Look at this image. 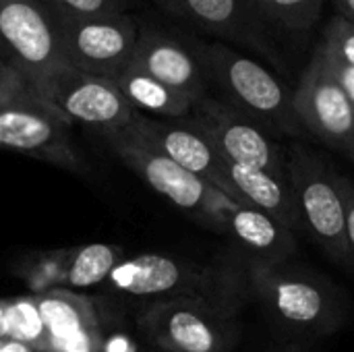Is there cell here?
<instances>
[{
	"instance_id": "obj_1",
	"label": "cell",
	"mask_w": 354,
	"mask_h": 352,
	"mask_svg": "<svg viewBox=\"0 0 354 352\" xmlns=\"http://www.w3.org/2000/svg\"><path fill=\"white\" fill-rule=\"evenodd\" d=\"M247 293L290 340L313 342L336 334L346 319V299L324 274L292 263L245 266Z\"/></svg>"
},
{
	"instance_id": "obj_14",
	"label": "cell",
	"mask_w": 354,
	"mask_h": 352,
	"mask_svg": "<svg viewBox=\"0 0 354 352\" xmlns=\"http://www.w3.org/2000/svg\"><path fill=\"white\" fill-rule=\"evenodd\" d=\"M168 15L222 41L253 50L276 66L282 64L257 0H170Z\"/></svg>"
},
{
	"instance_id": "obj_18",
	"label": "cell",
	"mask_w": 354,
	"mask_h": 352,
	"mask_svg": "<svg viewBox=\"0 0 354 352\" xmlns=\"http://www.w3.org/2000/svg\"><path fill=\"white\" fill-rule=\"evenodd\" d=\"M218 189L224 191L230 199L272 216L290 232H303L295 195L286 178H280L268 170L249 168L224 160L220 168Z\"/></svg>"
},
{
	"instance_id": "obj_35",
	"label": "cell",
	"mask_w": 354,
	"mask_h": 352,
	"mask_svg": "<svg viewBox=\"0 0 354 352\" xmlns=\"http://www.w3.org/2000/svg\"><path fill=\"white\" fill-rule=\"evenodd\" d=\"M286 352H297V351H286Z\"/></svg>"
},
{
	"instance_id": "obj_3",
	"label": "cell",
	"mask_w": 354,
	"mask_h": 352,
	"mask_svg": "<svg viewBox=\"0 0 354 352\" xmlns=\"http://www.w3.org/2000/svg\"><path fill=\"white\" fill-rule=\"evenodd\" d=\"M191 46L209 87L214 85L222 93V102L255 120L272 137H301L305 133L292 102L295 89L278 75L228 44L193 39Z\"/></svg>"
},
{
	"instance_id": "obj_24",
	"label": "cell",
	"mask_w": 354,
	"mask_h": 352,
	"mask_svg": "<svg viewBox=\"0 0 354 352\" xmlns=\"http://www.w3.org/2000/svg\"><path fill=\"white\" fill-rule=\"evenodd\" d=\"M54 19H91L122 15L131 0H37Z\"/></svg>"
},
{
	"instance_id": "obj_32",
	"label": "cell",
	"mask_w": 354,
	"mask_h": 352,
	"mask_svg": "<svg viewBox=\"0 0 354 352\" xmlns=\"http://www.w3.org/2000/svg\"><path fill=\"white\" fill-rule=\"evenodd\" d=\"M153 2H156L164 12H170V0H153Z\"/></svg>"
},
{
	"instance_id": "obj_26",
	"label": "cell",
	"mask_w": 354,
	"mask_h": 352,
	"mask_svg": "<svg viewBox=\"0 0 354 352\" xmlns=\"http://www.w3.org/2000/svg\"><path fill=\"white\" fill-rule=\"evenodd\" d=\"M317 48H319L330 73L334 75V79L338 81V85L342 87V91L346 93V98L351 100V104L354 106V66L344 62L342 58H338L336 54H332L330 50H326L322 41L317 44Z\"/></svg>"
},
{
	"instance_id": "obj_12",
	"label": "cell",
	"mask_w": 354,
	"mask_h": 352,
	"mask_svg": "<svg viewBox=\"0 0 354 352\" xmlns=\"http://www.w3.org/2000/svg\"><path fill=\"white\" fill-rule=\"evenodd\" d=\"M44 100L71 124H83L100 137L129 127L137 114L114 79L83 73L71 64L56 73Z\"/></svg>"
},
{
	"instance_id": "obj_13",
	"label": "cell",
	"mask_w": 354,
	"mask_h": 352,
	"mask_svg": "<svg viewBox=\"0 0 354 352\" xmlns=\"http://www.w3.org/2000/svg\"><path fill=\"white\" fill-rule=\"evenodd\" d=\"M297 116L305 131L348 154L354 141V106L334 75L330 73L319 48H315L307 68L292 91Z\"/></svg>"
},
{
	"instance_id": "obj_17",
	"label": "cell",
	"mask_w": 354,
	"mask_h": 352,
	"mask_svg": "<svg viewBox=\"0 0 354 352\" xmlns=\"http://www.w3.org/2000/svg\"><path fill=\"white\" fill-rule=\"evenodd\" d=\"M52 352H102V326L91 299L68 288L33 295Z\"/></svg>"
},
{
	"instance_id": "obj_2",
	"label": "cell",
	"mask_w": 354,
	"mask_h": 352,
	"mask_svg": "<svg viewBox=\"0 0 354 352\" xmlns=\"http://www.w3.org/2000/svg\"><path fill=\"white\" fill-rule=\"evenodd\" d=\"M108 290L143 303L199 297L241 307L247 293L243 263H197L166 253L124 257L104 284Z\"/></svg>"
},
{
	"instance_id": "obj_20",
	"label": "cell",
	"mask_w": 354,
	"mask_h": 352,
	"mask_svg": "<svg viewBox=\"0 0 354 352\" xmlns=\"http://www.w3.org/2000/svg\"><path fill=\"white\" fill-rule=\"evenodd\" d=\"M124 259V249L108 243H89L68 249L62 288L81 290L106 284L114 268Z\"/></svg>"
},
{
	"instance_id": "obj_5",
	"label": "cell",
	"mask_w": 354,
	"mask_h": 352,
	"mask_svg": "<svg viewBox=\"0 0 354 352\" xmlns=\"http://www.w3.org/2000/svg\"><path fill=\"white\" fill-rule=\"evenodd\" d=\"M286 172L303 232L309 234L334 263L344 270H354L338 172L299 141L286 147Z\"/></svg>"
},
{
	"instance_id": "obj_33",
	"label": "cell",
	"mask_w": 354,
	"mask_h": 352,
	"mask_svg": "<svg viewBox=\"0 0 354 352\" xmlns=\"http://www.w3.org/2000/svg\"><path fill=\"white\" fill-rule=\"evenodd\" d=\"M348 156H351V158L354 160V141H353V147H351V151H348Z\"/></svg>"
},
{
	"instance_id": "obj_19",
	"label": "cell",
	"mask_w": 354,
	"mask_h": 352,
	"mask_svg": "<svg viewBox=\"0 0 354 352\" xmlns=\"http://www.w3.org/2000/svg\"><path fill=\"white\" fill-rule=\"evenodd\" d=\"M114 83L129 100V104L147 116L156 118H185L193 112L195 102L185 93L172 89L133 60L114 77Z\"/></svg>"
},
{
	"instance_id": "obj_7",
	"label": "cell",
	"mask_w": 354,
	"mask_h": 352,
	"mask_svg": "<svg viewBox=\"0 0 354 352\" xmlns=\"http://www.w3.org/2000/svg\"><path fill=\"white\" fill-rule=\"evenodd\" d=\"M0 149H10L68 172H85L71 122L44 98L27 89L0 108Z\"/></svg>"
},
{
	"instance_id": "obj_27",
	"label": "cell",
	"mask_w": 354,
	"mask_h": 352,
	"mask_svg": "<svg viewBox=\"0 0 354 352\" xmlns=\"http://www.w3.org/2000/svg\"><path fill=\"white\" fill-rule=\"evenodd\" d=\"M27 89H31L27 85V81L19 73H15L10 66L0 62V108H4L8 102H12L15 98H19Z\"/></svg>"
},
{
	"instance_id": "obj_30",
	"label": "cell",
	"mask_w": 354,
	"mask_h": 352,
	"mask_svg": "<svg viewBox=\"0 0 354 352\" xmlns=\"http://www.w3.org/2000/svg\"><path fill=\"white\" fill-rule=\"evenodd\" d=\"M334 6H336V15L348 19L354 23V0H334Z\"/></svg>"
},
{
	"instance_id": "obj_23",
	"label": "cell",
	"mask_w": 354,
	"mask_h": 352,
	"mask_svg": "<svg viewBox=\"0 0 354 352\" xmlns=\"http://www.w3.org/2000/svg\"><path fill=\"white\" fill-rule=\"evenodd\" d=\"M66 257H68V249L46 251L31 257L29 263L19 270V276L31 288V295H41L54 288H62Z\"/></svg>"
},
{
	"instance_id": "obj_8",
	"label": "cell",
	"mask_w": 354,
	"mask_h": 352,
	"mask_svg": "<svg viewBox=\"0 0 354 352\" xmlns=\"http://www.w3.org/2000/svg\"><path fill=\"white\" fill-rule=\"evenodd\" d=\"M205 228L224 237L243 266L282 263L297 253V237L272 216L230 199L218 187L212 189L199 220Z\"/></svg>"
},
{
	"instance_id": "obj_21",
	"label": "cell",
	"mask_w": 354,
	"mask_h": 352,
	"mask_svg": "<svg viewBox=\"0 0 354 352\" xmlns=\"http://www.w3.org/2000/svg\"><path fill=\"white\" fill-rule=\"evenodd\" d=\"M8 338L35 352H52L50 334L33 295L8 299Z\"/></svg>"
},
{
	"instance_id": "obj_31",
	"label": "cell",
	"mask_w": 354,
	"mask_h": 352,
	"mask_svg": "<svg viewBox=\"0 0 354 352\" xmlns=\"http://www.w3.org/2000/svg\"><path fill=\"white\" fill-rule=\"evenodd\" d=\"M0 352H35L17 340H0Z\"/></svg>"
},
{
	"instance_id": "obj_29",
	"label": "cell",
	"mask_w": 354,
	"mask_h": 352,
	"mask_svg": "<svg viewBox=\"0 0 354 352\" xmlns=\"http://www.w3.org/2000/svg\"><path fill=\"white\" fill-rule=\"evenodd\" d=\"M0 340L8 338V299H0Z\"/></svg>"
},
{
	"instance_id": "obj_34",
	"label": "cell",
	"mask_w": 354,
	"mask_h": 352,
	"mask_svg": "<svg viewBox=\"0 0 354 352\" xmlns=\"http://www.w3.org/2000/svg\"><path fill=\"white\" fill-rule=\"evenodd\" d=\"M149 352H166V351H158V349H149Z\"/></svg>"
},
{
	"instance_id": "obj_4",
	"label": "cell",
	"mask_w": 354,
	"mask_h": 352,
	"mask_svg": "<svg viewBox=\"0 0 354 352\" xmlns=\"http://www.w3.org/2000/svg\"><path fill=\"white\" fill-rule=\"evenodd\" d=\"M236 305L199 297L143 303L137 328L151 349L166 352H232L241 340Z\"/></svg>"
},
{
	"instance_id": "obj_28",
	"label": "cell",
	"mask_w": 354,
	"mask_h": 352,
	"mask_svg": "<svg viewBox=\"0 0 354 352\" xmlns=\"http://www.w3.org/2000/svg\"><path fill=\"white\" fill-rule=\"evenodd\" d=\"M342 197H344V212H346V241H348V253L353 259L354 268V180L338 172Z\"/></svg>"
},
{
	"instance_id": "obj_22",
	"label": "cell",
	"mask_w": 354,
	"mask_h": 352,
	"mask_svg": "<svg viewBox=\"0 0 354 352\" xmlns=\"http://www.w3.org/2000/svg\"><path fill=\"white\" fill-rule=\"evenodd\" d=\"M257 4L270 25L286 31H307L317 23L324 0H257Z\"/></svg>"
},
{
	"instance_id": "obj_15",
	"label": "cell",
	"mask_w": 354,
	"mask_h": 352,
	"mask_svg": "<svg viewBox=\"0 0 354 352\" xmlns=\"http://www.w3.org/2000/svg\"><path fill=\"white\" fill-rule=\"evenodd\" d=\"M133 62L195 104L209 95V81L191 41H183L156 25H139Z\"/></svg>"
},
{
	"instance_id": "obj_25",
	"label": "cell",
	"mask_w": 354,
	"mask_h": 352,
	"mask_svg": "<svg viewBox=\"0 0 354 352\" xmlns=\"http://www.w3.org/2000/svg\"><path fill=\"white\" fill-rule=\"evenodd\" d=\"M322 44L326 50H330L332 54H336L338 58H342L344 62H348L351 66H354V23L334 15L326 29H324V37Z\"/></svg>"
},
{
	"instance_id": "obj_11",
	"label": "cell",
	"mask_w": 354,
	"mask_h": 352,
	"mask_svg": "<svg viewBox=\"0 0 354 352\" xmlns=\"http://www.w3.org/2000/svg\"><path fill=\"white\" fill-rule=\"evenodd\" d=\"M102 139L110 151L147 187L166 197L178 210L191 214L195 220H201L214 185L172 162L131 127L108 133Z\"/></svg>"
},
{
	"instance_id": "obj_10",
	"label": "cell",
	"mask_w": 354,
	"mask_h": 352,
	"mask_svg": "<svg viewBox=\"0 0 354 352\" xmlns=\"http://www.w3.org/2000/svg\"><path fill=\"white\" fill-rule=\"evenodd\" d=\"M189 116L209 137L216 151L226 162L268 170L288 180L286 147L243 112L222 100L205 95L193 106Z\"/></svg>"
},
{
	"instance_id": "obj_16",
	"label": "cell",
	"mask_w": 354,
	"mask_h": 352,
	"mask_svg": "<svg viewBox=\"0 0 354 352\" xmlns=\"http://www.w3.org/2000/svg\"><path fill=\"white\" fill-rule=\"evenodd\" d=\"M129 127L145 137L151 145H156L172 162L218 187L224 158L216 151L209 137L197 127L191 116L156 118L137 112Z\"/></svg>"
},
{
	"instance_id": "obj_9",
	"label": "cell",
	"mask_w": 354,
	"mask_h": 352,
	"mask_svg": "<svg viewBox=\"0 0 354 352\" xmlns=\"http://www.w3.org/2000/svg\"><path fill=\"white\" fill-rule=\"evenodd\" d=\"M54 21L66 64L83 73L114 79L133 60L139 23L129 12Z\"/></svg>"
},
{
	"instance_id": "obj_6",
	"label": "cell",
	"mask_w": 354,
	"mask_h": 352,
	"mask_svg": "<svg viewBox=\"0 0 354 352\" xmlns=\"http://www.w3.org/2000/svg\"><path fill=\"white\" fill-rule=\"evenodd\" d=\"M0 62L44 98L66 66L54 17L37 0H0Z\"/></svg>"
}]
</instances>
